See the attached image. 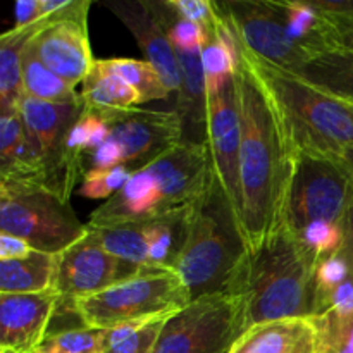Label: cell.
<instances>
[{
	"label": "cell",
	"instance_id": "cell-1",
	"mask_svg": "<svg viewBox=\"0 0 353 353\" xmlns=\"http://www.w3.org/2000/svg\"><path fill=\"white\" fill-rule=\"evenodd\" d=\"M241 145V230L250 254L285 228L296 152L288 140L272 95L241 43L236 65Z\"/></svg>",
	"mask_w": 353,
	"mask_h": 353
},
{
	"label": "cell",
	"instance_id": "cell-2",
	"mask_svg": "<svg viewBox=\"0 0 353 353\" xmlns=\"http://www.w3.org/2000/svg\"><path fill=\"white\" fill-rule=\"evenodd\" d=\"M250 257L241 223L219 183L192 212L185 247L174 271L188 286L193 300L240 293Z\"/></svg>",
	"mask_w": 353,
	"mask_h": 353
},
{
	"label": "cell",
	"instance_id": "cell-3",
	"mask_svg": "<svg viewBox=\"0 0 353 353\" xmlns=\"http://www.w3.org/2000/svg\"><path fill=\"white\" fill-rule=\"evenodd\" d=\"M317 257L283 228L250 254L241 295L247 299L248 327L317 316Z\"/></svg>",
	"mask_w": 353,
	"mask_h": 353
},
{
	"label": "cell",
	"instance_id": "cell-4",
	"mask_svg": "<svg viewBox=\"0 0 353 353\" xmlns=\"http://www.w3.org/2000/svg\"><path fill=\"white\" fill-rule=\"evenodd\" d=\"M245 52L272 95L296 155L345 159L353 150V116L343 102L302 76Z\"/></svg>",
	"mask_w": 353,
	"mask_h": 353
},
{
	"label": "cell",
	"instance_id": "cell-5",
	"mask_svg": "<svg viewBox=\"0 0 353 353\" xmlns=\"http://www.w3.org/2000/svg\"><path fill=\"white\" fill-rule=\"evenodd\" d=\"M88 226L71 202L33 179L0 178V233L21 238L31 248L61 254L81 240Z\"/></svg>",
	"mask_w": 353,
	"mask_h": 353
},
{
	"label": "cell",
	"instance_id": "cell-6",
	"mask_svg": "<svg viewBox=\"0 0 353 353\" xmlns=\"http://www.w3.org/2000/svg\"><path fill=\"white\" fill-rule=\"evenodd\" d=\"M192 302V293L178 272L145 268L126 281L76 300L72 310L85 326L110 331L150 317L172 316Z\"/></svg>",
	"mask_w": 353,
	"mask_h": 353
},
{
	"label": "cell",
	"instance_id": "cell-7",
	"mask_svg": "<svg viewBox=\"0 0 353 353\" xmlns=\"http://www.w3.org/2000/svg\"><path fill=\"white\" fill-rule=\"evenodd\" d=\"M353 205V169L345 159L296 155L285 228L293 234L312 224H343Z\"/></svg>",
	"mask_w": 353,
	"mask_h": 353
},
{
	"label": "cell",
	"instance_id": "cell-8",
	"mask_svg": "<svg viewBox=\"0 0 353 353\" xmlns=\"http://www.w3.org/2000/svg\"><path fill=\"white\" fill-rule=\"evenodd\" d=\"M247 330L245 295L202 296L171 316L152 353H231Z\"/></svg>",
	"mask_w": 353,
	"mask_h": 353
},
{
	"label": "cell",
	"instance_id": "cell-9",
	"mask_svg": "<svg viewBox=\"0 0 353 353\" xmlns=\"http://www.w3.org/2000/svg\"><path fill=\"white\" fill-rule=\"evenodd\" d=\"M90 6V0H68L64 9L43 17L30 40L37 57L74 88L85 81L97 61L88 38Z\"/></svg>",
	"mask_w": 353,
	"mask_h": 353
},
{
	"label": "cell",
	"instance_id": "cell-10",
	"mask_svg": "<svg viewBox=\"0 0 353 353\" xmlns=\"http://www.w3.org/2000/svg\"><path fill=\"white\" fill-rule=\"evenodd\" d=\"M243 47L255 57L300 74L309 55L292 40L278 0L219 2Z\"/></svg>",
	"mask_w": 353,
	"mask_h": 353
},
{
	"label": "cell",
	"instance_id": "cell-11",
	"mask_svg": "<svg viewBox=\"0 0 353 353\" xmlns=\"http://www.w3.org/2000/svg\"><path fill=\"white\" fill-rule=\"evenodd\" d=\"M109 130V140L119 147L123 165L140 171L183 140V126L176 110H148L134 107L99 110Z\"/></svg>",
	"mask_w": 353,
	"mask_h": 353
},
{
	"label": "cell",
	"instance_id": "cell-12",
	"mask_svg": "<svg viewBox=\"0 0 353 353\" xmlns=\"http://www.w3.org/2000/svg\"><path fill=\"white\" fill-rule=\"evenodd\" d=\"M241 121L236 72L221 88L207 92V147L214 176L241 223Z\"/></svg>",
	"mask_w": 353,
	"mask_h": 353
},
{
	"label": "cell",
	"instance_id": "cell-13",
	"mask_svg": "<svg viewBox=\"0 0 353 353\" xmlns=\"http://www.w3.org/2000/svg\"><path fill=\"white\" fill-rule=\"evenodd\" d=\"M145 268L103 250L86 231L74 245L57 254L54 290L61 303H72L133 278Z\"/></svg>",
	"mask_w": 353,
	"mask_h": 353
},
{
	"label": "cell",
	"instance_id": "cell-14",
	"mask_svg": "<svg viewBox=\"0 0 353 353\" xmlns=\"http://www.w3.org/2000/svg\"><path fill=\"white\" fill-rule=\"evenodd\" d=\"M59 305L55 290L30 295L0 293V352L37 353Z\"/></svg>",
	"mask_w": 353,
	"mask_h": 353
},
{
	"label": "cell",
	"instance_id": "cell-15",
	"mask_svg": "<svg viewBox=\"0 0 353 353\" xmlns=\"http://www.w3.org/2000/svg\"><path fill=\"white\" fill-rule=\"evenodd\" d=\"M81 110V100L57 103L24 97L23 102L19 103V114L23 117L24 128L41 164V176L38 183L47 188L52 190L62 147Z\"/></svg>",
	"mask_w": 353,
	"mask_h": 353
},
{
	"label": "cell",
	"instance_id": "cell-16",
	"mask_svg": "<svg viewBox=\"0 0 353 353\" xmlns=\"http://www.w3.org/2000/svg\"><path fill=\"white\" fill-rule=\"evenodd\" d=\"M107 7L130 30L143 52L145 61L154 65L169 92L178 93L181 85L178 57L168 33L152 12L148 0H119L107 2Z\"/></svg>",
	"mask_w": 353,
	"mask_h": 353
},
{
	"label": "cell",
	"instance_id": "cell-17",
	"mask_svg": "<svg viewBox=\"0 0 353 353\" xmlns=\"http://www.w3.org/2000/svg\"><path fill=\"white\" fill-rule=\"evenodd\" d=\"M181 74L178 90V112L183 126V141L207 143V81L202 50L176 52Z\"/></svg>",
	"mask_w": 353,
	"mask_h": 353
},
{
	"label": "cell",
	"instance_id": "cell-18",
	"mask_svg": "<svg viewBox=\"0 0 353 353\" xmlns=\"http://www.w3.org/2000/svg\"><path fill=\"white\" fill-rule=\"evenodd\" d=\"M231 353H316V330L310 319L257 324L241 334Z\"/></svg>",
	"mask_w": 353,
	"mask_h": 353
},
{
	"label": "cell",
	"instance_id": "cell-19",
	"mask_svg": "<svg viewBox=\"0 0 353 353\" xmlns=\"http://www.w3.org/2000/svg\"><path fill=\"white\" fill-rule=\"evenodd\" d=\"M41 164L24 128L19 110L0 117V178H23L38 181Z\"/></svg>",
	"mask_w": 353,
	"mask_h": 353
},
{
	"label": "cell",
	"instance_id": "cell-20",
	"mask_svg": "<svg viewBox=\"0 0 353 353\" xmlns=\"http://www.w3.org/2000/svg\"><path fill=\"white\" fill-rule=\"evenodd\" d=\"M195 207L172 210L154 219L143 221L148 245V268L174 271L188 236L190 219Z\"/></svg>",
	"mask_w": 353,
	"mask_h": 353
},
{
	"label": "cell",
	"instance_id": "cell-21",
	"mask_svg": "<svg viewBox=\"0 0 353 353\" xmlns=\"http://www.w3.org/2000/svg\"><path fill=\"white\" fill-rule=\"evenodd\" d=\"M57 255L33 250L16 261H0V293L30 295L54 290Z\"/></svg>",
	"mask_w": 353,
	"mask_h": 353
},
{
	"label": "cell",
	"instance_id": "cell-22",
	"mask_svg": "<svg viewBox=\"0 0 353 353\" xmlns=\"http://www.w3.org/2000/svg\"><path fill=\"white\" fill-rule=\"evenodd\" d=\"M41 21L24 30L12 28L0 37V112L2 114L19 110V103L24 99L23 69H21L23 50L41 26Z\"/></svg>",
	"mask_w": 353,
	"mask_h": 353
},
{
	"label": "cell",
	"instance_id": "cell-23",
	"mask_svg": "<svg viewBox=\"0 0 353 353\" xmlns=\"http://www.w3.org/2000/svg\"><path fill=\"white\" fill-rule=\"evenodd\" d=\"M317 316L327 310H353V271L345 248L317 261Z\"/></svg>",
	"mask_w": 353,
	"mask_h": 353
},
{
	"label": "cell",
	"instance_id": "cell-24",
	"mask_svg": "<svg viewBox=\"0 0 353 353\" xmlns=\"http://www.w3.org/2000/svg\"><path fill=\"white\" fill-rule=\"evenodd\" d=\"M299 76L340 102L353 103V52L341 48L323 52L310 59Z\"/></svg>",
	"mask_w": 353,
	"mask_h": 353
},
{
	"label": "cell",
	"instance_id": "cell-25",
	"mask_svg": "<svg viewBox=\"0 0 353 353\" xmlns=\"http://www.w3.org/2000/svg\"><path fill=\"white\" fill-rule=\"evenodd\" d=\"M81 85L79 100L85 109L123 110L134 109L143 103L140 93L128 85L123 78L107 71L100 59H97L92 72L86 76Z\"/></svg>",
	"mask_w": 353,
	"mask_h": 353
},
{
	"label": "cell",
	"instance_id": "cell-26",
	"mask_svg": "<svg viewBox=\"0 0 353 353\" xmlns=\"http://www.w3.org/2000/svg\"><path fill=\"white\" fill-rule=\"evenodd\" d=\"M88 234L109 254L131 262L140 268H148V245L143 223L86 224Z\"/></svg>",
	"mask_w": 353,
	"mask_h": 353
},
{
	"label": "cell",
	"instance_id": "cell-27",
	"mask_svg": "<svg viewBox=\"0 0 353 353\" xmlns=\"http://www.w3.org/2000/svg\"><path fill=\"white\" fill-rule=\"evenodd\" d=\"M23 92L24 97L43 100V102H78L79 93L74 86L65 83L50 71L31 48L30 41L23 50Z\"/></svg>",
	"mask_w": 353,
	"mask_h": 353
},
{
	"label": "cell",
	"instance_id": "cell-28",
	"mask_svg": "<svg viewBox=\"0 0 353 353\" xmlns=\"http://www.w3.org/2000/svg\"><path fill=\"white\" fill-rule=\"evenodd\" d=\"M103 68L107 71L114 72L130 86H133L141 95L143 103L152 100H164L171 95L165 83L162 81L161 74L155 71L154 65L147 61H138V59H100Z\"/></svg>",
	"mask_w": 353,
	"mask_h": 353
},
{
	"label": "cell",
	"instance_id": "cell-29",
	"mask_svg": "<svg viewBox=\"0 0 353 353\" xmlns=\"http://www.w3.org/2000/svg\"><path fill=\"white\" fill-rule=\"evenodd\" d=\"M169 319L171 316L150 317L110 330L107 353H152Z\"/></svg>",
	"mask_w": 353,
	"mask_h": 353
},
{
	"label": "cell",
	"instance_id": "cell-30",
	"mask_svg": "<svg viewBox=\"0 0 353 353\" xmlns=\"http://www.w3.org/2000/svg\"><path fill=\"white\" fill-rule=\"evenodd\" d=\"M316 353H353V310H327L314 317Z\"/></svg>",
	"mask_w": 353,
	"mask_h": 353
},
{
	"label": "cell",
	"instance_id": "cell-31",
	"mask_svg": "<svg viewBox=\"0 0 353 353\" xmlns=\"http://www.w3.org/2000/svg\"><path fill=\"white\" fill-rule=\"evenodd\" d=\"M109 331L81 324L79 327L48 333L37 353H107Z\"/></svg>",
	"mask_w": 353,
	"mask_h": 353
},
{
	"label": "cell",
	"instance_id": "cell-32",
	"mask_svg": "<svg viewBox=\"0 0 353 353\" xmlns=\"http://www.w3.org/2000/svg\"><path fill=\"white\" fill-rule=\"evenodd\" d=\"M133 171H130L124 165L114 169H103V171H88L85 172L81 179V193L85 199H112L117 192L123 190L128 179L131 178Z\"/></svg>",
	"mask_w": 353,
	"mask_h": 353
},
{
	"label": "cell",
	"instance_id": "cell-33",
	"mask_svg": "<svg viewBox=\"0 0 353 353\" xmlns=\"http://www.w3.org/2000/svg\"><path fill=\"white\" fill-rule=\"evenodd\" d=\"M168 3L179 17L202 28L205 37L216 30L217 7L212 0H168Z\"/></svg>",
	"mask_w": 353,
	"mask_h": 353
},
{
	"label": "cell",
	"instance_id": "cell-34",
	"mask_svg": "<svg viewBox=\"0 0 353 353\" xmlns=\"http://www.w3.org/2000/svg\"><path fill=\"white\" fill-rule=\"evenodd\" d=\"M327 19L331 21V26H333L331 47L353 52V14L343 17H327Z\"/></svg>",
	"mask_w": 353,
	"mask_h": 353
},
{
	"label": "cell",
	"instance_id": "cell-35",
	"mask_svg": "<svg viewBox=\"0 0 353 353\" xmlns=\"http://www.w3.org/2000/svg\"><path fill=\"white\" fill-rule=\"evenodd\" d=\"M43 19L41 0H19L16 3V24L14 28L24 30Z\"/></svg>",
	"mask_w": 353,
	"mask_h": 353
},
{
	"label": "cell",
	"instance_id": "cell-36",
	"mask_svg": "<svg viewBox=\"0 0 353 353\" xmlns=\"http://www.w3.org/2000/svg\"><path fill=\"white\" fill-rule=\"evenodd\" d=\"M34 248L21 238L0 233V261H16L30 255Z\"/></svg>",
	"mask_w": 353,
	"mask_h": 353
},
{
	"label": "cell",
	"instance_id": "cell-37",
	"mask_svg": "<svg viewBox=\"0 0 353 353\" xmlns=\"http://www.w3.org/2000/svg\"><path fill=\"white\" fill-rule=\"evenodd\" d=\"M345 254H347L348 262L352 265V271H353V205L348 210L347 217H345Z\"/></svg>",
	"mask_w": 353,
	"mask_h": 353
},
{
	"label": "cell",
	"instance_id": "cell-38",
	"mask_svg": "<svg viewBox=\"0 0 353 353\" xmlns=\"http://www.w3.org/2000/svg\"><path fill=\"white\" fill-rule=\"evenodd\" d=\"M345 161H347L348 164L352 165V169H353V150H350L347 155H345Z\"/></svg>",
	"mask_w": 353,
	"mask_h": 353
},
{
	"label": "cell",
	"instance_id": "cell-39",
	"mask_svg": "<svg viewBox=\"0 0 353 353\" xmlns=\"http://www.w3.org/2000/svg\"><path fill=\"white\" fill-rule=\"evenodd\" d=\"M343 103H345V105H347V109L350 110V114L353 116V103H350V102H343Z\"/></svg>",
	"mask_w": 353,
	"mask_h": 353
},
{
	"label": "cell",
	"instance_id": "cell-40",
	"mask_svg": "<svg viewBox=\"0 0 353 353\" xmlns=\"http://www.w3.org/2000/svg\"><path fill=\"white\" fill-rule=\"evenodd\" d=\"M0 353H14V352H9V350H2Z\"/></svg>",
	"mask_w": 353,
	"mask_h": 353
}]
</instances>
